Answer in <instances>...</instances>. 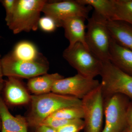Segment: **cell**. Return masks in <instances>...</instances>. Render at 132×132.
I'll list each match as a JSON object with an SVG mask.
<instances>
[{"instance_id":"1","label":"cell","mask_w":132,"mask_h":132,"mask_svg":"<svg viewBox=\"0 0 132 132\" xmlns=\"http://www.w3.org/2000/svg\"><path fill=\"white\" fill-rule=\"evenodd\" d=\"M30 107L26 118L31 132L46 118L62 109L82 106L81 100L71 96L51 93L31 96Z\"/></svg>"},{"instance_id":"2","label":"cell","mask_w":132,"mask_h":132,"mask_svg":"<svg viewBox=\"0 0 132 132\" xmlns=\"http://www.w3.org/2000/svg\"><path fill=\"white\" fill-rule=\"evenodd\" d=\"M87 20L86 42L88 49L102 62L110 61L112 37L107 20L94 11Z\"/></svg>"},{"instance_id":"3","label":"cell","mask_w":132,"mask_h":132,"mask_svg":"<svg viewBox=\"0 0 132 132\" xmlns=\"http://www.w3.org/2000/svg\"><path fill=\"white\" fill-rule=\"evenodd\" d=\"M45 0H17L15 10L8 27L14 34L36 31Z\"/></svg>"},{"instance_id":"4","label":"cell","mask_w":132,"mask_h":132,"mask_svg":"<svg viewBox=\"0 0 132 132\" xmlns=\"http://www.w3.org/2000/svg\"><path fill=\"white\" fill-rule=\"evenodd\" d=\"M63 57L82 76L94 79L100 74L102 62L81 43L68 47L64 50Z\"/></svg>"},{"instance_id":"5","label":"cell","mask_w":132,"mask_h":132,"mask_svg":"<svg viewBox=\"0 0 132 132\" xmlns=\"http://www.w3.org/2000/svg\"><path fill=\"white\" fill-rule=\"evenodd\" d=\"M101 77L103 98L119 94L132 100V76L126 73L110 61L102 62Z\"/></svg>"},{"instance_id":"6","label":"cell","mask_w":132,"mask_h":132,"mask_svg":"<svg viewBox=\"0 0 132 132\" xmlns=\"http://www.w3.org/2000/svg\"><path fill=\"white\" fill-rule=\"evenodd\" d=\"M127 98L119 94L103 98L105 125L102 132H123L128 127L127 113L130 102Z\"/></svg>"},{"instance_id":"7","label":"cell","mask_w":132,"mask_h":132,"mask_svg":"<svg viewBox=\"0 0 132 132\" xmlns=\"http://www.w3.org/2000/svg\"><path fill=\"white\" fill-rule=\"evenodd\" d=\"M3 76L29 79L47 73L49 64L44 57L34 61H26L15 58L11 53L1 59Z\"/></svg>"},{"instance_id":"8","label":"cell","mask_w":132,"mask_h":132,"mask_svg":"<svg viewBox=\"0 0 132 132\" xmlns=\"http://www.w3.org/2000/svg\"><path fill=\"white\" fill-rule=\"evenodd\" d=\"M81 101L84 112V132H102L104 113L101 85Z\"/></svg>"},{"instance_id":"9","label":"cell","mask_w":132,"mask_h":132,"mask_svg":"<svg viewBox=\"0 0 132 132\" xmlns=\"http://www.w3.org/2000/svg\"><path fill=\"white\" fill-rule=\"evenodd\" d=\"M93 8L79 2L78 0L46 2L42 10L46 16L53 19L61 27L62 21L74 17H82L87 20Z\"/></svg>"},{"instance_id":"10","label":"cell","mask_w":132,"mask_h":132,"mask_svg":"<svg viewBox=\"0 0 132 132\" xmlns=\"http://www.w3.org/2000/svg\"><path fill=\"white\" fill-rule=\"evenodd\" d=\"M100 85L98 80L87 78L77 73L72 77L59 80L53 87L52 92L82 100Z\"/></svg>"},{"instance_id":"11","label":"cell","mask_w":132,"mask_h":132,"mask_svg":"<svg viewBox=\"0 0 132 132\" xmlns=\"http://www.w3.org/2000/svg\"><path fill=\"white\" fill-rule=\"evenodd\" d=\"M2 91L3 99L7 106L27 105L31 102L32 95L20 79L8 77L4 80Z\"/></svg>"},{"instance_id":"12","label":"cell","mask_w":132,"mask_h":132,"mask_svg":"<svg viewBox=\"0 0 132 132\" xmlns=\"http://www.w3.org/2000/svg\"><path fill=\"white\" fill-rule=\"evenodd\" d=\"M86 20L83 17H74L62 21L61 27L64 29L65 37L69 42V47L80 43L88 49L86 42Z\"/></svg>"},{"instance_id":"13","label":"cell","mask_w":132,"mask_h":132,"mask_svg":"<svg viewBox=\"0 0 132 132\" xmlns=\"http://www.w3.org/2000/svg\"><path fill=\"white\" fill-rule=\"evenodd\" d=\"M1 132H29L28 123L26 117L20 115L14 116L0 95Z\"/></svg>"},{"instance_id":"14","label":"cell","mask_w":132,"mask_h":132,"mask_svg":"<svg viewBox=\"0 0 132 132\" xmlns=\"http://www.w3.org/2000/svg\"><path fill=\"white\" fill-rule=\"evenodd\" d=\"M110 61L123 72L132 76V50L120 45L112 38Z\"/></svg>"},{"instance_id":"15","label":"cell","mask_w":132,"mask_h":132,"mask_svg":"<svg viewBox=\"0 0 132 132\" xmlns=\"http://www.w3.org/2000/svg\"><path fill=\"white\" fill-rule=\"evenodd\" d=\"M63 78L62 75L57 73L45 74L28 79L27 88L34 95L46 94L52 92L55 84Z\"/></svg>"},{"instance_id":"16","label":"cell","mask_w":132,"mask_h":132,"mask_svg":"<svg viewBox=\"0 0 132 132\" xmlns=\"http://www.w3.org/2000/svg\"><path fill=\"white\" fill-rule=\"evenodd\" d=\"M111 37L120 45L132 50V26L117 21H107Z\"/></svg>"},{"instance_id":"17","label":"cell","mask_w":132,"mask_h":132,"mask_svg":"<svg viewBox=\"0 0 132 132\" xmlns=\"http://www.w3.org/2000/svg\"><path fill=\"white\" fill-rule=\"evenodd\" d=\"M11 53L16 59L26 61H34L43 57L35 45L27 41L17 43Z\"/></svg>"},{"instance_id":"18","label":"cell","mask_w":132,"mask_h":132,"mask_svg":"<svg viewBox=\"0 0 132 132\" xmlns=\"http://www.w3.org/2000/svg\"><path fill=\"white\" fill-rule=\"evenodd\" d=\"M86 6H90L94 12L107 21L113 20L114 14V0H78Z\"/></svg>"},{"instance_id":"19","label":"cell","mask_w":132,"mask_h":132,"mask_svg":"<svg viewBox=\"0 0 132 132\" xmlns=\"http://www.w3.org/2000/svg\"><path fill=\"white\" fill-rule=\"evenodd\" d=\"M113 20L123 22L132 26V0H114Z\"/></svg>"},{"instance_id":"20","label":"cell","mask_w":132,"mask_h":132,"mask_svg":"<svg viewBox=\"0 0 132 132\" xmlns=\"http://www.w3.org/2000/svg\"><path fill=\"white\" fill-rule=\"evenodd\" d=\"M49 116L68 120L82 119L84 118V112L82 106L72 107L60 109Z\"/></svg>"},{"instance_id":"21","label":"cell","mask_w":132,"mask_h":132,"mask_svg":"<svg viewBox=\"0 0 132 132\" xmlns=\"http://www.w3.org/2000/svg\"><path fill=\"white\" fill-rule=\"evenodd\" d=\"M76 120H68L64 119L53 118L51 116H49L43 121L41 125L47 126L56 130L64 126L68 125L69 123H72Z\"/></svg>"},{"instance_id":"22","label":"cell","mask_w":132,"mask_h":132,"mask_svg":"<svg viewBox=\"0 0 132 132\" xmlns=\"http://www.w3.org/2000/svg\"><path fill=\"white\" fill-rule=\"evenodd\" d=\"M39 27L45 32H54L57 28L60 27L59 24L53 19L46 16L40 17L39 22Z\"/></svg>"},{"instance_id":"23","label":"cell","mask_w":132,"mask_h":132,"mask_svg":"<svg viewBox=\"0 0 132 132\" xmlns=\"http://www.w3.org/2000/svg\"><path fill=\"white\" fill-rule=\"evenodd\" d=\"M17 1V0L0 1V2L5 8L6 11V17L5 20L7 26L9 24L13 15L16 7Z\"/></svg>"},{"instance_id":"24","label":"cell","mask_w":132,"mask_h":132,"mask_svg":"<svg viewBox=\"0 0 132 132\" xmlns=\"http://www.w3.org/2000/svg\"><path fill=\"white\" fill-rule=\"evenodd\" d=\"M85 123L83 120H76L72 123L64 126L56 130V132H80L83 130Z\"/></svg>"},{"instance_id":"25","label":"cell","mask_w":132,"mask_h":132,"mask_svg":"<svg viewBox=\"0 0 132 132\" xmlns=\"http://www.w3.org/2000/svg\"><path fill=\"white\" fill-rule=\"evenodd\" d=\"M127 121L128 127H132V102L130 103L127 113Z\"/></svg>"},{"instance_id":"26","label":"cell","mask_w":132,"mask_h":132,"mask_svg":"<svg viewBox=\"0 0 132 132\" xmlns=\"http://www.w3.org/2000/svg\"><path fill=\"white\" fill-rule=\"evenodd\" d=\"M1 59L2 58L1 57V55H0V81H2L4 80L3 79V78L4 76H3V72Z\"/></svg>"},{"instance_id":"27","label":"cell","mask_w":132,"mask_h":132,"mask_svg":"<svg viewBox=\"0 0 132 132\" xmlns=\"http://www.w3.org/2000/svg\"><path fill=\"white\" fill-rule=\"evenodd\" d=\"M4 80L0 81V93L2 92L4 85ZM1 128V120H0V130Z\"/></svg>"},{"instance_id":"28","label":"cell","mask_w":132,"mask_h":132,"mask_svg":"<svg viewBox=\"0 0 132 132\" xmlns=\"http://www.w3.org/2000/svg\"><path fill=\"white\" fill-rule=\"evenodd\" d=\"M123 132H132V127H128Z\"/></svg>"},{"instance_id":"29","label":"cell","mask_w":132,"mask_h":132,"mask_svg":"<svg viewBox=\"0 0 132 132\" xmlns=\"http://www.w3.org/2000/svg\"><path fill=\"white\" fill-rule=\"evenodd\" d=\"M1 36H0V39H1Z\"/></svg>"}]
</instances>
